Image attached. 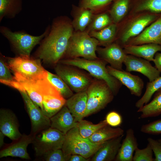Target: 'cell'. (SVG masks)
I'll return each instance as SVG.
<instances>
[{
    "label": "cell",
    "mask_w": 161,
    "mask_h": 161,
    "mask_svg": "<svg viewBox=\"0 0 161 161\" xmlns=\"http://www.w3.org/2000/svg\"><path fill=\"white\" fill-rule=\"evenodd\" d=\"M65 134L50 127L34 136L32 144L36 156L41 157L47 152L62 149Z\"/></svg>",
    "instance_id": "10"
},
{
    "label": "cell",
    "mask_w": 161,
    "mask_h": 161,
    "mask_svg": "<svg viewBox=\"0 0 161 161\" xmlns=\"http://www.w3.org/2000/svg\"><path fill=\"white\" fill-rule=\"evenodd\" d=\"M153 62L155 66V67L161 73V52H157L155 54Z\"/></svg>",
    "instance_id": "43"
},
{
    "label": "cell",
    "mask_w": 161,
    "mask_h": 161,
    "mask_svg": "<svg viewBox=\"0 0 161 161\" xmlns=\"http://www.w3.org/2000/svg\"><path fill=\"white\" fill-rule=\"evenodd\" d=\"M143 133L150 134H161V119L143 125L140 128Z\"/></svg>",
    "instance_id": "40"
},
{
    "label": "cell",
    "mask_w": 161,
    "mask_h": 161,
    "mask_svg": "<svg viewBox=\"0 0 161 161\" xmlns=\"http://www.w3.org/2000/svg\"><path fill=\"white\" fill-rule=\"evenodd\" d=\"M49 27L41 35L34 36L23 31L12 32L8 28L1 26L0 32L9 41L19 56L30 57L33 48L39 44L49 32Z\"/></svg>",
    "instance_id": "6"
},
{
    "label": "cell",
    "mask_w": 161,
    "mask_h": 161,
    "mask_svg": "<svg viewBox=\"0 0 161 161\" xmlns=\"http://www.w3.org/2000/svg\"><path fill=\"white\" fill-rule=\"evenodd\" d=\"M13 76L15 80L22 86L31 99L42 110L44 85L47 75L35 80H27L16 74H14Z\"/></svg>",
    "instance_id": "18"
},
{
    "label": "cell",
    "mask_w": 161,
    "mask_h": 161,
    "mask_svg": "<svg viewBox=\"0 0 161 161\" xmlns=\"http://www.w3.org/2000/svg\"><path fill=\"white\" fill-rule=\"evenodd\" d=\"M102 144L94 143L87 139L83 138L76 127L65 134L62 149L66 156L79 154L90 159Z\"/></svg>",
    "instance_id": "8"
},
{
    "label": "cell",
    "mask_w": 161,
    "mask_h": 161,
    "mask_svg": "<svg viewBox=\"0 0 161 161\" xmlns=\"http://www.w3.org/2000/svg\"><path fill=\"white\" fill-rule=\"evenodd\" d=\"M147 141L154 155V161H161V144L158 140L151 137L148 138Z\"/></svg>",
    "instance_id": "42"
},
{
    "label": "cell",
    "mask_w": 161,
    "mask_h": 161,
    "mask_svg": "<svg viewBox=\"0 0 161 161\" xmlns=\"http://www.w3.org/2000/svg\"><path fill=\"white\" fill-rule=\"evenodd\" d=\"M105 120L107 124L112 127L119 126L122 122V118L121 115L114 111L110 112L108 113Z\"/></svg>",
    "instance_id": "41"
},
{
    "label": "cell",
    "mask_w": 161,
    "mask_h": 161,
    "mask_svg": "<svg viewBox=\"0 0 161 161\" xmlns=\"http://www.w3.org/2000/svg\"><path fill=\"white\" fill-rule=\"evenodd\" d=\"M87 96L86 91L76 93L66 100L65 105L77 122L83 120L86 108Z\"/></svg>",
    "instance_id": "22"
},
{
    "label": "cell",
    "mask_w": 161,
    "mask_h": 161,
    "mask_svg": "<svg viewBox=\"0 0 161 161\" xmlns=\"http://www.w3.org/2000/svg\"><path fill=\"white\" fill-rule=\"evenodd\" d=\"M109 73L117 79L127 88L131 95L140 96L144 87L143 80L139 76L133 75L130 72L115 69L110 66H106Z\"/></svg>",
    "instance_id": "14"
},
{
    "label": "cell",
    "mask_w": 161,
    "mask_h": 161,
    "mask_svg": "<svg viewBox=\"0 0 161 161\" xmlns=\"http://www.w3.org/2000/svg\"><path fill=\"white\" fill-rule=\"evenodd\" d=\"M123 48L127 54L153 61L155 54L159 51H161V45L155 44L126 45L123 46Z\"/></svg>",
    "instance_id": "24"
},
{
    "label": "cell",
    "mask_w": 161,
    "mask_h": 161,
    "mask_svg": "<svg viewBox=\"0 0 161 161\" xmlns=\"http://www.w3.org/2000/svg\"><path fill=\"white\" fill-rule=\"evenodd\" d=\"M24 101L31 124V134L35 135L51 126L49 117L46 116L40 107L30 98L24 89L18 91Z\"/></svg>",
    "instance_id": "11"
},
{
    "label": "cell",
    "mask_w": 161,
    "mask_h": 161,
    "mask_svg": "<svg viewBox=\"0 0 161 161\" xmlns=\"http://www.w3.org/2000/svg\"><path fill=\"white\" fill-rule=\"evenodd\" d=\"M99 41L86 31H74L70 38L64 57L66 58L80 57L89 60L99 58L96 54Z\"/></svg>",
    "instance_id": "4"
},
{
    "label": "cell",
    "mask_w": 161,
    "mask_h": 161,
    "mask_svg": "<svg viewBox=\"0 0 161 161\" xmlns=\"http://www.w3.org/2000/svg\"><path fill=\"white\" fill-rule=\"evenodd\" d=\"M124 131L119 127L113 128L108 125L99 129L88 138L91 142L101 144L108 140L124 135Z\"/></svg>",
    "instance_id": "27"
},
{
    "label": "cell",
    "mask_w": 161,
    "mask_h": 161,
    "mask_svg": "<svg viewBox=\"0 0 161 161\" xmlns=\"http://www.w3.org/2000/svg\"><path fill=\"white\" fill-rule=\"evenodd\" d=\"M141 113L140 117L146 118L158 116L161 114V88L154 93L152 100L138 109Z\"/></svg>",
    "instance_id": "30"
},
{
    "label": "cell",
    "mask_w": 161,
    "mask_h": 161,
    "mask_svg": "<svg viewBox=\"0 0 161 161\" xmlns=\"http://www.w3.org/2000/svg\"><path fill=\"white\" fill-rule=\"evenodd\" d=\"M132 0H115L112 3L108 11L113 22L117 24L128 15Z\"/></svg>",
    "instance_id": "28"
},
{
    "label": "cell",
    "mask_w": 161,
    "mask_h": 161,
    "mask_svg": "<svg viewBox=\"0 0 161 161\" xmlns=\"http://www.w3.org/2000/svg\"><path fill=\"white\" fill-rule=\"evenodd\" d=\"M146 44L161 45V15L138 35L129 40L126 45H139Z\"/></svg>",
    "instance_id": "17"
},
{
    "label": "cell",
    "mask_w": 161,
    "mask_h": 161,
    "mask_svg": "<svg viewBox=\"0 0 161 161\" xmlns=\"http://www.w3.org/2000/svg\"><path fill=\"white\" fill-rule=\"evenodd\" d=\"M90 159H87L79 154H73L70 156L68 161H88Z\"/></svg>",
    "instance_id": "44"
},
{
    "label": "cell",
    "mask_w": 161,
    "mask_h": 161,
    "mask_svg": "<svg viewBox=\"0 0 161 161\" xmlns=\"http://www.w3.org/2000/svg\"><path fill=\"white\" fill-rule=\"evenodd\" d=\"M73 19L72 24L74 31H85L90 23L94 14L91 10L80 6H72Z\"/></svg>",
    "instance_id": "25"
},
{
    "label": "cell",
    "mask_w": 161,
    "mask_h": 161,
    "mask_svg": "<svg viewBox=\"0 0 161 161\" xmlns=\"http://www.w3.org/2000/svg\"><path fill=\"white\" fill-rule=\"evenodd\" d=\"M138 146V143L134 130L131 128L128 129L114 160L133 161L134 153Z\"/></svg>",
    "instance_id": "23"
},
{
    "label": "cell",
    "mask_w": 161,
    "mask_h": 161,
    "mask_svg": "<svg viewBox=\"0 0 161 161\" xmlns=\"http://www.w3.org/2000/svg\"><path fill=\"white\" fill-rule=\"evenodd\" d=\"M123 135L107 141L91 157L92 161H112L114 160L121 145Z\"/></svg>",
    "instance_id": "20"
},
{
    "label": "cell",
    "mask_w": 161,
    "mask_h": 161,
    "mask_svg": "<svg viewBox=\"0 0 161 161\" xmlns=\"http://www.w3.org/2000/svg\"><path fill=\"white\" fill-rule=\"evenodd\" d=\"M0 81L1 83L13 88L16 82L10 69L1 57L0 59Z\"/></svg>",
    "instance_id": "37"
},
{
    "label": "cell",
    "mask_w": 161,
    "mask_h": 161,
    "mask_svg": "<svg viewBox=\"0 0 161 161\" xmlns=\"http://www.w3.org/2000/svg\"><path fill=\"white\" fill-rule=\"evenodd\" d=\"M50 119V127L65 134L71 129L77 126V122L65 105Z\"/></svg>",
    "instance_id": "21"
},
{
    "label": "cell",
    "mask_w": 161,
    "mask_h": 161,
    "mask_svg": "<svg viewBox=\"0 0 161 161\" xmlns=\"http://www.w3.org/2000/svg\"><path fill=\"white\" fill-rule=\"evenodd\" d=\"M58 63L85 70L88 72L92 76L104 80L108 85L114 96L118 93L122 86V84L108 72L106 66L108 63L99 58L96 60L79 58H66L61 59Z\"/></svg>",
    "instance_id": "3"
},
{
    "label": "cell",
    "mask_w": 161,
    "mask_h": 161,
    "mask_svg": "<svg viewBox=\"0 0 161 161\" xmlns=\"http://www.w3.org/2000/svg\"><path fill=\"white\" fill-rule=\"evenodd\" d=\"M66 100L50 82L46 85L44 91L42 110L47 117L51 118L65 105Z\"/></svg>",
    "instance_id": "12"
},
{
    "label": "cell",
    "mask_w": 161,
    "mask_h": 161,
    "mask_svg": "<svg viewBox=\"0 0 161 161\" xmlns=\"http://www.w3.org/2000/svg\"><path fill=\"white\" fill-rule=\"evenodd\" d=\"M22 0H0V21L4 18H14L21 10Z\"/></svg>",
    "instance_id": "31"
},
{
    "label": "cell",
    "mask_w": 161,
    "mask_h": 161,
    "mask_svg": "<svg viewBox=\"0 0 161 161\" xmlns=\"http://www.w3.org/2000/svg\"><path fill=\"white\" fill-rule=\"evenodd\" d=\"M74 31L72 21L67 17L55 18L49 32L41 42L37 52L38 58L47 64H57L63 57Z\"/></svg>",
    "instance_id": "1"
},
{
    "label": "cell",
    "mask_w": 161,
    "mask_h": 161,
    "mask_svg": "<svg viewBox=\"0 0 161 161\" xmlns=\"http://www.w3.org/2000/svg\"><path fill=\"white\" fill-rule=\"evenodd\" d=\"M161 88V76L147 83L146 89L143 96L136 103L138 109L149 102L153 95Z\"/></svg>",
    "instance_id": "34"
},
{
    "label": "cell",
    "mask_w": 161,
    "mask_h": 161,
    "mask_svg": "<svg viewBox=\"0 0 161 161\" xmlns=\"http://www.w3.org/2000/svg\"><path fill=\"white\" fill-rule=\"evenodd\" d=\"M108 125L105 119L96 124L83 119L77 122V127L81 136L86 139L99 129Z\"/></svg>",
    "instance_id": "33"
},
{
    "label": "cell",
    "mask_w": 161,
    "mask_h": 161,
    "mask_svg": "<svg viewBox=\"0 0 161 161\" xmlns=\"http://www.w3.org/2000/svg\"><path fill=\"white\" fill-rule=\"evenodd\" d=\"M104 47H97L96 52L99 58L106 61L112 67L122 70L123 64L127 55L123 48L115 42Z\"/></svg>",
    "instance_id": "15"
},
{
    "label": "cell",
    "mask_w": 161,
    "mask_h": 161,
    "mask_svg": "<svg viewBox=\"0 0 161 161\" xmlns=\"http://www.w3.org/2000/svg\"><path fill=\"white\" fill-rule=\"evenodd\" d=\"M19 124L15 114L11 110H0V130L5 136L13 141L19 139L22 135L19 130Z\"/></svg>",
    "instance_id": "19"
},
{
    "label": "cell",
    "mask_w": 161,
    "mask_h": 161,
    "mask_svg": "<svg viewBox=\"0 0 161 161\" xmlns=\"http://www.w3.org/2000/svg\"><path fill=\"white\" fill-rule=\"evenodd\" d=\"M47 74L49 80L64 98L68 99L74 94L73 91L58 75L48 71Z\"/></svg>",
    "instance_id": "35"
},
{
    "label": "cell",
    "mask_w": 161,
    "mask_h": 161,
    "mask_svg": "<svg viewBox=\"0 0 161 161\" xmlns=\"http://www.w3.org/2000/svg\"><path fill=\"white\" fill-rule=\"evenodd\" d=\"M153 152L152 148L148 143L146 147L143 149L138 147L135 150L133 156V161H153Z\"/></svg>",
    "instance_id": "38"
},
{
    "label": "cell",
    "mask_w": 161,
    "mask_h": 161,
    "mask_svg": "<svg viewBox=\"0 0 161 161\" xmlns=\"http://www.w3.org/2000/svg\"><path fill=\"white\" fill-rule=\"evenodd\" d=\"M86 92L87 104L84 117L104 109L114 96L105 81L95 78L93 79Z\"/></svg>",
    "instance_id": "5"
},
{
    "label": "cell",
    "mask_w": 161,
    "mask_h": 161,
    "mask_svg": "<svg viewBox=\"0 0 161 161\" xmlns=\"http://www.w3.org/2000/svg\"><path fill=\"white\" fill-rule=\"evenodd\" d=\"M142 12L161 14V0H132L128 15Z\"/></svg>",
    "instance_id": "26"
},
{
    "label": "cell",
    "mask_w": 161,
    "mask_h": 161,
    "mask_svg": "<svg viewBox=\"0 0 161 161\" xmlns=\"http://www.w3.org/2000/svg\"><path fill=\"white\" fill-rule=\"evenodd\" d=\"M55 70L71 90L75 93L86 91L93 79L91 75L71 65L58 63Z\"/></svg>",
    "instance_id": "9"
},
{
    "label": "cell",
    "mask_w": 161,
    "mask_h": 161,
    "mask_svg": "<svg viewBox=\"0 0 161 161\" xmlns=\"http://www.w3.org/2000/svg\"><path fill=\"white\" fill-rule=\"evenodd\" d=\"M6 63L14 74L29 80H35L48 75L47 71L42 65L41 60L18 56L6 58Z\"/></svg>",
    "instance_id": "7"
},
{
    "label": "cell",
    "mask_w": 161,
    "mask_h": 161,
    "mask_svg": "<svg viewBox=\"0 0 161 161\" xmlns=\"http://www.w3.org/2000/svg\"><path fill=\"white\" fill-rule=\"evenodd\" d=\"M70 156L65 155L62 149H58L50 151L41 157L46 161H68Z\"/></svg>",
    "instance_id": "39"
},
{
    "label": "cell",
    "mask_w": 161,
    "mask_h": 161,
    "mask_svg": "<svg viewBox=\"0 0 161 161\" xmlns=\"http://www.w3.org/2000/svg\"><path fill=\"white\" fill-rule=\"evenodd\" d=\"M123 64L126 70L139 72L151 82L160 76V72L153 66L149 61L134 55L127 54Z\"/></svg>",
    "instance_id": "13"
},
{
    "label": "cell",
    "mask_w": 161,
    "mask_h": 161,
    "mask_svg": "<svg viewBox=\"0 0 161 161\" xmlns=\"http://www.w3.org/2000/svg\"><path fill=\"white\" fill-rule=\"evenodd\" d=\"M117 31V24L113 23L101 30L91 31L89 34L99 41V45L106 47L115 41Z\"/></svg>",
    "instance_id": "29"
},
{
    "label": "cell",
    "mask_w": 161,
    "mask_h": 161,
    "mask_svg": "<svg viewBox=\"0 0 161 161\" xmlns=\"http://www.w3.org/2000/svg\"><path fill=\"white\" fill-rule=\"evenodd\" d=\"M161 15L147 12L128 15L117 24L115 42L123 48L129 40L138 35Z\"/></svg>",
    "instance_id": "2"
},
{
    "label": "cell",
    "mask_w": 161,
    "mask_h": 161,
    "mask_svg": "<svg viewBox=\"0 0 161 161\" xmlns=\"http://www.w3.org/2000/svg\"><path fill=\"white\" fill-rule=\"evenodd\" d=\"M115 0H80L79 6L90 9L94 13L108 10Z\"/></svg>",
    "instance_id": "36"
},
{
    "label": "cell",
    "mask_w": 161,
    "mask_h": 161,
    "mask_svg": "<svg viewBox=\"0 0 161 161\" xmlns=\"http://www.w3.org/2000/svg\"><path fill=\"white\" fill-rule=\"evenodd\" d=\"M34 136L31 133L28 135L23 134L19 139L13 141L0 151V158L10 156L30 159L27 148L30 144L32 143Z\"/></svg>",
    "instance_id": "16"
},
{
    "label": "cell",
    "mask_w": 161,
    "mask_h": 161,
    "mask_svg": "<svg viewBox=\"0 0 161 161\" xmlns=\"http://www.w3.org/2000/svg\"><path fill=\"white\" fill-rule=\"evenodd\" d=\"M113 23L108 10L99 14H94L90 23L85 31L89 33L91 31L100 30Z\"/></svg>",
    "instance_id": "32"
},
{
    "label": "cell",
    "mask_w": 161,
    "mask_h": 161,
    "mask_svg": "<svg viewBox=\"0 0 161 161\" xmlns=\"http://www.w3.org/2000/svg\"><path fill=\"white\" fill-rule=\"evenodd\" d=\"M5 135L1 131H0V148L3 146L4 144V138Z\"/></svg>",
    "instance_id": "45"
},
{
    "label": "cell",
    "mask_w": 161,
    "mask_h": 161,
    "mask_svg": "<svg viewBox=\"0 0 161 161\" xmlns=\"http://www.w3.org/2000/svg\"><path fill=\"white\" fill-rule=\"evenodd\" d=\"M158 140L159 142L161 144V139H159Z\"/></svg>",
    "instance_id": "46"
}]
</instances>
